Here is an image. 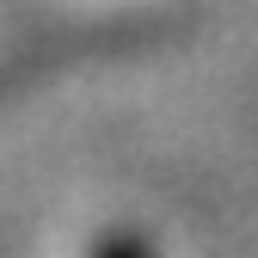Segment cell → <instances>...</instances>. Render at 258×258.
Returning <instances> with one entry per match:
<instances>
[{
	"label": "cell",
	"mask_w": 258,
	"mask_h": 258,
	"mask_svg": "<svg viewBox=\"0 0 258 258\" xmlns=\"http://www.w3.org/2000/svg\"><path fill=\"white\" fill-rule=\"evenodd\" d=\"M99 258H154V252H148L136 234H111V240L99 246Z\"/></svg>",
	"instance_id": "1"
}]
</instances>
